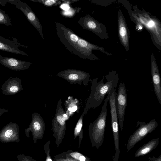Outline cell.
Instances as JSON below:
<instances>
[{"mask_svg": "<svg viewBox=\"0 0 161 161\" xmlns=\"http://www.w3.org/2000/svg\"><path fill=\"white\" fill-rule=\"evenodd\" d=\"M19 126L16 123L10 122L0 131V142L3 143H19Z\"/></svg>", "mask_w": 161, "mask_h": 161, "instance_id": "ba28073f", "label": "cell"}, {"mask_svg": "<svg viewBox=\"0 0 161 161\" xmlns=\"http://www.w3.org/2000/svg\"><path fill=\"white\" fill-rule=\"evenodd\" d=\"M68 78L70 80H76L78 78V75L76 74L72 73L69 75Z\"/></svg>", "mask_w": 161, "mask_h": 161, "instance_id": "603a6c76", "label": "cell"}, {"mask_svg": "<svg viewBox=\"0 0 161 161\" xmlns=\"http://www.w3.org/2000/svg\"><path fill=\"white\" fill-rule=\"evenodd\" d=\"M53 160V161H77L67 155L65 152L55 155Z\"/></svg>", "mask_w": 161, "mask_h": 161, "instance_id": "d6986e66", "label": "cell"}, {"mask_svg": "<svg viewBox=\"0 0 161 161\" xmlns=\"http://www.w3.org/2000/svg\"><path fill=\"white\" fill-rule=\"evenodd\" d=\"M159 142L158 138L152 139L137 150L135 153V157L138 158L149 153L158 146Z\"/></svg>", "mask_w": 161, "mask_h": 161, "instance_id": "9a60e30c", "label": "cell"}, {"mask_svg": "<svg viewBox=\"0 0 161 161\" xmlns=\"http://www.w3.org/2000/svg\"><path fill=\"white\" fill-rule=\"evenodd\" d=\"M0 24L7 26H12L11 19L8 15L0 8Z\"/></svg>", "mask_w": 161, "mask_h": 161, "instance_id": "ac0fdd59", "label": "cell"}, {"mask_svg": "<svg viewBox=\"0 0 161 161\" xmlns=\"http://www.w3.org/2000/svg\"><path fill=\"white\" fill-rule=\"evenodd\" d=\"M116 88L109 92V101L110 107L112 129L115 153L113 157V161H118L120 154L118 118L116 108Z\"/></svg>", "mask_w": 161, "mask_h": 161, "instance_id": "277c9868", "label": "cell"}, {"mask_svg": "<svg viewBox=\"0 0 161 161\" xmlns=\"http://www.w3.org/2000/svg\"><path fill=\"white\" fill-rule=\"evenodd\" d=\"M67 115L66 114H64L63 115V117H67Z\"/></svg>", "mask_w": 161, "mask_h": 161, "instance_id": "f546056e", "label": "cell"}, {"mask_svg": "<svg viewBox=\"0 0 161 161\" xmlns=\"http://www.w3.org/2000/svg\"><path fill=\"white\" fill-rule=\"evenodd\" d=\"M0 50L16 54L28 56V54L21 51L15 43L8 39L4 38L0 35Z\"/></svg>", "mask_w": 161, "mask_h": 161, "instance_id": "5bb4252c", "label": "cell"}, {"mask_svg": "<svg viewBox=\"0 0 161 161\" xmlns=\"http://www.w3.org/2000/svg\"><path fill=\"white\" fill-rule=\"evenodd\" d=\"M109 96L104 101L102 110L98 117L92 124L89 129V138L92 147L98 149L104 141L106 126L107 115V104L109 101Z\"/></svg>", "mask_w": 161, "mask_h": 161, "instance_id": "6da1fadb", "label": "cell"}, {"mask_svg": "<svg viewBox=\"0 0 161 161\" xmlns=\"http://www.w3.org/2000/svg\"><path fill=\"white\" fill-rule=\"evenodd\" d=\"M126 89L124 83H120L119 86L116 97V108L119 124L123 130L126 107L127 104Z\"/></svg>", "mask_w": 161, "mask_h": 161, "instance_id": "8992f818", "label": "cell"}, {"mask_svg": "<svg viewBox=\"0 0 161 161\" xmlns=\"http://www.w3.org/2000/svg\"><path fill=\"white\" fill-rule=\"evenodd\" d=\"M34 2L41 3L47 7L56 6L60 4L63 0H30Z\"/></svg>", "mask_w": 161, "mask_h": 161, "instance_id": "e0dca14e", "label": "cell"}, {"mask_svg": "<svg viewBox=\"0 0 161 161\" xmlns=\"http://www.w3.org/2000/svg\"><path fill=\"white\" fill-rule=\"evenodd\" d=\"M78 23L83 28L89 30L102 37L103 33V25L99 22L89 14H86L81 17L78 20Z\"/></svg>", "mask_w": 161, "mask_h": 161, "instance_id": "9c48e42d", "label": "cell"}, {"mask_svg": "<svg viewBox=\"0 0 161 161\" xmlns=\"http://www.w3.org/2000/svg\"><path fill=\"white\" fill-rule=\"evenodd\" d=\"M72 111L71 112H75V111L77 109V107L76 106H75L73 107L72 108H71Z\"/></svg>", "mask_w": 161, "mask_h": 161, "instance_id": "83f0119b", "label": "cell"}, {"mask_svg": "<svg viewBox=\"0 0 161 161\" xmlns=\"http://www.w3.org/2000/svg\"><path fill=\"white\" fill-rule=\"evenodd\" d=\"M7 3L4 0H0V4L3 6H4L7 4Z\"/></svg>", "mask_w": 161, "mask_h": 161, "instance_id": "484cf974", "label": "cell"}, {"mask_svg": "<svg viewBox=\"0 0 161 161\" xmlns=\"http://www.w3.org/2000/svg\"><path fill=\"white\" fill-rule=\"evenodd\" d=\"M1 89L3 94L5 95L16 94L23 90L21 80L18 77H11L2 85Z\"/></svg>", "mask_w": 161, "mask_h": 161, "instance_id": "30bf717a", "label": "cell"}, {"mask_svg": "<svg viewBox=\"0 0 161 161\" xmlns=\"http://www.w3.org/2000/svg\"><path fill=\"white\" fill-rule=\"evenodd\" d=\"M50 139L44 145V149L46 155V157L45 161H53L50 155L51 149L50 147Z\"/></svg>", "mask_w": 161, "mask_h": 161, "instance_id": "ffe728a7", "label": "cell"}, {"mask_svg": "<svg viewBox=\"0 0 161 161\" xmlns=\"http://www.w3.org/2000/svg\"><path fill=\"white\" fill-rule=\"evenodd\" d=\"M68 110L69 111H71H71H72V108H68Z\"/></svg>", "mask_w": 161, "mask_h": 161, "instance_id": "f1b7e54d", "label": "cell"}, {"mask_svg": "<svg viewBox=\"0 0 161 161\" xmlns=\"http://www.w3.org/2000/svg\"><path fill=\"white\" fill-rule=\"evenodd\" d=\"M152 56L151 72L154 91L161 105V81L158 69L155 59Z\"/></svg>", "mask_w": 161, "mask_h": 161, "instance_id": "7c38bea8", "label": "cell"}, {"mask_svg": "<svg viewBox=\"0 0 161 161\" xmlns=\"http://www.w3.org/2000/svg\"><path fill=\"white\" fill-rule=\"evenodd\" d=\"M65 153L67 155L77 161H92L90 158L77 151L69 150Z\"/></svg>", "mask_w": 161, "mask_h": 161, "instance_id": "2e32d148", "label": "cell"}, {"mask_svg": "<svg viewBox=\"0 0 161 161\" xmlns=\"http://www.w3.org/2000/svg\"><path fill=\"white\" fill-rule=\"evenodd\" d=\"M105 77L107 81L104 82V77L97 82V78L95 79L94 86L93 106L97 107L103 102L106 94L116 88L119 78L115 71H110Z\"/></svg>", "mask_w": 161, "mask_h": 161, "instance_id": "7a4b0ae2", "label": "cell"}, {"mask_svg": "<svg viewBox=\"0 0 161 161\" xmlns=\"http://www.w3.org/2000/svg\"><path fill=\"white\" fill-rule=\"evenodd\" d=\"M0 63L12 70L20 71L28 69L32 64L30 62L13 58L3 57L0 55Z\"/></svg>", "mask_w": 161, "mask_h": 161, "instance_id": "8fae6325", "label": "cell"}, {"mask_svg": "<svg viewBox=\"0 0 161 161\" xmlns=\"http://www.w3.org/2000/svg\"><path fill=\"white\" fill-rule=\"evenodd\" d=\"M17 158L18 161H37L30 156L23 154L18 155Z\"/></svg>", "mask_w": 161, "mask_h": 161, "instance_id": "44dd1931", "label": "cell"}, {"mask_svg": "<svg viewBox=\"0 0 161 161\" xmlns=\"http://www.w3.org/2000/svg\"><path fill=\"white\" fill-rule=\"evenodd\" d=\"M55 25L59 40L66 49L71 53L82 58L77 45L79 37L71 30L59 23L55 22Z\"/></svg>", "mask_w": 161, "mask_h": 161, "instance_id": "3957f363", "label": "cell"}, {"mask_svg": "<svg viewBox=\"0 0 161 161\" xmlns=\"http://www.w3.org/2000/svg\"><path fill=\"white\" fill-rule=\"evenodd\" d=\"M149 161H161V154L158 157L156 158L154 156L152 157H149Z\"/></svg>", "mask_w": 161, "mask_h": 161, "instance_id": "cb8c5ba5", "label": "cell"}, {"mask_svg": "<svg viewBox=\"0 0 161 161\" xmlns=\"http://www.w3.org/2000/svg\"><path fill=\"white\" fill-rule=\"evenodd\" d=\"M8 111V109L0 108V116L4 113L7 112Z\"/></svg>", "mask_w": 161, "mask_h": 161, "instance_id": "d4e9b609", "label": "cell"}, {"mask_svg": "<svg viewBox=\"0 0 161 161\" xmlns=\"http://www.w3.org/2000/svg\"><path fill=\"white\" fill-rule=\"evenodd\" d=\"M5 1L8 3H10L12 4H14L15 0H4Z\"/></svg>", "mask_w": 161, "mask_h": 161, "instance_id": "4316f807", "label": "cell"}, {"mask_svg": "<svg viewBox=\"0 0 161 161\" xmlns=\"http://www.w3.org/2000/svg\"><path fill=\"white\" fill-rule=\"evenodd\" d=\"M57 119L61 126H63L64 125L65 119L63 116L61 115L58 116L57 117Z\"/></svg>", "mask_w": 161, "mask_h": 161, "instance_id": "7402d4cb", "label": "cell"}, {"mask_svg": "<svg viewBox=\"0 0 161 161\" xmlns=\"http://www.w3.org/2000/svg\"><path fill=\"white\" fill-rule=\"evenodd\" d=\"M139 127L130 137L126 146L127 151L132 149L137 142L141 140L147 134L152 133L157 127L158 124L155 119H153L147 123L144 122H137Z\"/></svg>", "mask_w": 161, "mask_h": 161, "instance_id": "5b68a950", "label": "cell"}, {"mask_svg": "<svg viewBox=\"0 0 161 161\" xmlns=\"http://www.w3.org/2000/svg\"><path fill=\"white\" fill-rule=\"evenodd\" d=\"M121 12L119 11L118 14V32L122 43L126 48L129 45V32L126 22Z\"/></svg>", "mask_w": 161, "mask_h": 161, "instance_id": "4fadbf2b", "label": "cell"}, {"mask_svg": "<svg viewBox=\"0 0 161 161\" xmlns=\"http://www.w3.org/2000/svg\"><path fill=\"white\" fill-rule=\"evenodd\" d=\"M14 4L25 15L28 21L36 28L44 40L42 26L31 8L26 3L19 0H15Z\"/></svg>", "mask_w": 161, "mask_h": 161, "instance_id": "52a82bcc", "label": "cell"}]
</instances>
